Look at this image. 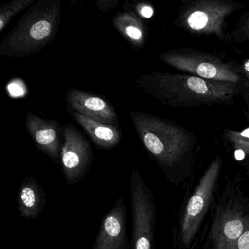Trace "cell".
Listing matches in <instances>:
<instances>
[{
  "label": "cell",
  "instance_id": "6da1fadb",
  "mask_svg": "<svg viewBox=\"0 0 249 249\" xmlns=\"http://www.w3.org/2000/svg\"><path fill=\"white\" fill-rule=\"evenodd\" d=\"M137 84L164 106L182 108L234 104L248 87L203 79L189 74L153 72L141 75Z\"/></svg>",
  "mask_w": 249,
  "mask_h": 249
},
{
  "label": "cell",
  "instance_id": "7a4b0ae2",
  "mask_svg": "<svg viewBox=\"0 0 249 249\" xmlns=\"http://www.w3.org/2000/svg\"><path fill=\"white\" fill-rule=\"evenodd\" d=\"M144 146L171 182L178 181L192 166L196 137L178 124L141 111L130 113Z\"/></svg>",
  "mask_w": 249,
  "mask_h": 249
},
{
  "label": "cell",
  "instance_id": "3957f363",
  "mask_svg": "<svg viewBox=\"0 0 249 249\" xmlns=\"http://www.w3.org/2000/svg\"><path fill=\"white\" fill-rule=\"evenodd\" d=\"M61 14V0H40L5 36L0 56L24 58L40 52L57 36Z\"/></svg>",
  "mask_w": 249,
  "mask_h": 249
},
{
  "label": "cell",
  "instance_id": "277c9868",
  "mask_svg": "<svg viewBox=\"0 0 249 249\" xmlns=\"http://www.w3.org/2000/svg\"><path fill=\"white\" fill-rule=\"evenodd\" d=\"M243 7L231 0L183 1L174 24L193 36H213L229 43L231 40L226 33V19Z\"/></svg>",
  "mask_w": 249,
  "mask_h": 249
},
{
  "label": "cell",
  "instance_id": "5b68a950",
  "mask_svg": "<svg viewBox=\"0 0 249 249\" xmlns=\"http://www.w3.org/2000/svg\"><path fill=\"white\" fill-rule=\"evenodd\" d=\"M160 59L169 66L209 81L231 83L246 87L240 64L226 61L218 55L192 48H178L163 52Z\"/></svg>",
  "mask_w": 249,
  "mask_h": 249
},
{
  "label": "cell",
  "instance_id": "8992f818",
  "mask_svg": "<svg viewBox=\"0 0 249 249\" xmlns=\"http://www.w3.org/2000/svg\"><path fill=\"white\" fill-rule=\"evenodd\" d=\"M221 168V159L217 156L201 178L189 198L180 218L178 241L180 249L189 247L195 238L209 208Z\"/></svg>",
  "mask_w": 249,
  "mask_h": 249
},
{
  "label": "cell",
  "instance_id": "52a82bcc",
  "mask_svg": "<svg viewBox=\"0 0 249 249\" xmlns=\"http://www.w3.org/2000/svg\"><path fill=\"white\" fill-rule=\"evenodd\" d=\"M130 194L132 211V249H154L156 210L154 195L136 170L132 172Z\"/></svg>",
  "mask_w": 249,
  "mask_h": 249
},
{
  "label": "cell",
  "instance_id": "ba28073f",
  "mask_svg": "<svg viewBox=\"0 0 249 249\" xmlns=\"http://www.w3.org/2000/svg\"><path fill=\"white\" fill-rule=\"evenodd\" d=\"M249 227V205L237 196H228L218 205L210 231L211 241L235 243Z\"/></svg>",
  "mask_w": 249,
  "mask_h": 249
},
{
  "label": "cell",
  "instance_id": "9c48e42d",
  "mask_svg": "<svg viewBox=\"0 0 249 249\" xmlns=\"http://www.w3.org/2000/svg\"><path fill=\"white\" fill-rule=\"evenodd\" d=\"M65 142L61 153L62 171L67 183L74 185L88 173L94 160L91 145L71 124L64 129Z\"/></svg>",
  "mask_w": 249,
  "mask_h": 249
},
{
  "label": "cell",
  "instance_id": "30bf717a",
  "mask_svg": "<svg viewBox=\"0 0 249 249\" xmlns=\"http://www.w3.org/2000/svg\"><path fill=\"white\" fill-rule=\"evenodd\" d=\"M124 199L119 197L105 215L93 249H131L126 232L127 210Z\"/></svg>",
  "mask_w": 249,
  "mask_h": 249
},
{
  "label": "cell",
  "instance_id": "8fae6325",
  "mask_svg": "<svg viewBox=\"0 0 249 249\" xmlns=\"http://www.w3.org/2000/svg\"><path fill=\"white\" fill-rule=\"evenodd\" d=\"M26 126L36 147L55 162H58L61 160L62 148L59 122L29 113L26 118Z\"/></svg>",
  "mask_w": 249,
  "mask_h": 249
},
{
  "label": "cell",
  "instance_id": "7c38bea8",
  "mask_svg": "<svg viewBox=\"0 0 249 249\" xmlns=\"http://www.w3.org/2000/svg\"><path fill=\"white\" fill-rule=\"evenodd\" d=\"M66 101L76 113L106 124L116 125L118 116L107 100L91 93L72 89L67 92Z\"/></svg>",
  "mask_w": 249,
  "mask_h": 249
},
{
  "label": "cell",
  "instance_id": "4fadbf2b",
  "mask_svg": "<svg viewBox=\"0 0 249 249\" xmlns=\"http://www.w3.org/2000/svg\"><path fill=\"white\" fill-rule=\"evenodd\" d=\"M46 204V195L43 185L34 178H27L21 184L18 195L19 215L27 219H37Z\"/></svg>",
  "mask_w": 249,
  "mask_h": 249
},
{
  "label": "cell",
  "instance_id": "5bb4252c",
  "mask_svg": "<svg viewBox=\"0 0 249 249\" xmlns=\"http://www.w3.org/2000/svg\"><path fill=\"white\" fill-rule=\"evenodd\" d=\"M74 119L91 137L97 147L110 150L115 148L121 141V133L116 125L106 124L73 113Z\"/></svg>",
  "mask_w": 249,
  "mask_h": 249
},
{
  "label": "cell",
  "instance_id": "9a60e30c",
  "mask_svg": "<svg viewBox=\"0 0 249 249\" xmlns=\"http://www.w3.org/2000/svg\"><path fill=\"white\" fill-rule=\"evenodd\" d=\"M113 25L135 49L142 48L146 41V26L132 12L121 13L114 17Z\"/></svg>",
  "mask_w": 249,
  "mask_h": 249
},
{
  "label": "cell",
  "instance_id": "2e32d148",
  "mask_svg": "<svg viewBox=\"0 0 249 249\" xmlns=\"http://www.w3.org/2000/svg\"><path fill=\"white\" fill-rule=\"evenodd\" d=\"M36 0H13L0 8V32L9 24L10 21L17 14L31 6Z\"/></svg>",
  "mask_w": 249,
  "mask_h": 249
},
{
  "label": "cell",
  "instance_id": "e0dca14e",
  "mask_svg": "<svg viewBox=\"0 0 249 249\" xmlns=\"http://www.w3.org/2000/svg\"><path fill=\"white\" fill-rule=\"evenodd\" d=\"M224 138L235 150L236 154L249 156V127L241 132L226 129Z\"/></svg>",
  "mask_w": 249,
  "mask_h": 249
},
{
  "label": "cell",
  "instance_id": "ac0fdd59",
  "mask_svg": "<svg viewBox=\"0 0 249 249\" xmlns=\"http://www.w3.org/2000/svg\"><path fill=\"white\" fill-rule=\"evenodd\" d=\"M231 41L236 43L249 41V11L240 17L237 27L230 34Z\"/></svg>",
  "mask_w": 249,
  "mask_h": 249
},
{
  "label": "cell",
  "instance_id": "d6986e66",
  "mask_svg": "<svg viewBox=\"0 0 249 249\" xmlns=\"http://www.w3.org/2000/svg\"><path fill=\"white\" fill-rule=\"evenodd\" d=\"M235 246L237 249H249V227L237 239Z\"/></svg>",
  "mask_w": 249,
  "mask_h": 249
},
{
  "label": "cell",
  "instance_id": "ffe728a7",
  "mask_svg": "<svg viewBox=\"0 0 249 249\" xmlns=\"http://www.w3.org/2000/svg\"><path fill=\"white\" fill-rule=\"evenodd\" d=\"M240 67L243 81L246 87L249 89V56L240 64Z\"/></svg>",
  "mask_w": 249,
  "mask_h": 249
},
{
  "label": "cell",
  "instance_id": "44dd1931",
  "mask_svg": "<svg viewBox=\"0 0 249 249\" xmlns=\"http://www.w3.org/2000/svg\"><path fill=\"white\" fill-rule=\"evenodd\" d=\"M211 249H237L235 243L224 241H211Z\"/></svg>",
  "mask_w": 249,
  "mask_h": 249
},
{
  "label": "cell",
  "instance_id": "7402d4cb",
  "mask_svg": "<svg viewBox=\"0 0 249 249\" xmlns=\"http://www.w3.org/2000/svg\"><path fill=\"white\" fill-rule=\"evenodd\" d=\"M138 11L140 15L144 18H150L154 15V9L149 5H142L138 7Z\"/></svg>",
  "mask_w": 249,
  "mask_h": 249
},
{
  "label": "cell",
  "instance_id": "603a6c76",
  "mask_svg": "<svg viewBox=\"0 0 249 249\" xmlns=\"http://www.w3.org/2000/svg\"><path fill=\"white\" fill-rule=\"evenodd\" d=\"M97 7L102 11H107L111 8H115L118 4V1H97Z\"/></svg>",
  "mask_w": 249,
  "mask_h": 249
},
{
  "label": "cell",
  "instance_id": "cb8c5ba5",
  "mask_svg": "<svg viewBox=\"0 0 249 249\" xmlns=\"http://www.w3.org/2000/svg\"><path fill=\"white\" fill-rule=\"evenodd\" d=\"M241 97L244 100L245 104H246V108H245V114L247 117L248 120H249V89H245L242 94Z\"/></svg>",
  "mask_w": 249,
  "mask_h": 249
},
{
  "label": "cell",
  "instance_id": "d4e9b609",
  "mask_svg": "<svg viewBox=\"0 0 249 249\" xmlns=\"http://www.w3.org/2000/svg\"><path fill=\"white\" fill-rule=\"evenodd\" d=\"M248 175L249 176V165L248 164Z\"/></svg>",
  "mask_w": 249,
  "mask_h": 249
}]
</instances>
